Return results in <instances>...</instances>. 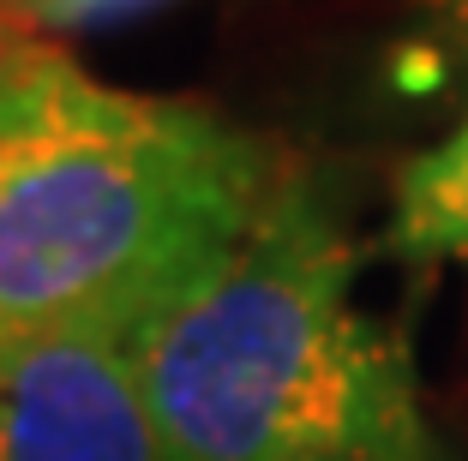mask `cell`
I'll return each mask as SVG.
<instances>
[{"mask_svg": "<svg viewBox=\"0 0 468 461\" xmlns=\"http://www.w3.org/2000/svg\"><path fill=\"white\" fill-rule=\"evenodd\" d=\"M385 252L402 264L468 258V120L444 144L402 162L390 186Z\"/></svg>", "mask_w": 468, "mask_h": 461, "instance_id": "4", "label": "cell"}, {"mask_svg": "<svg viewBox=\"0 0 468 461\" xmlns=\"http://www.w3.org/2000/svg\"><path fill=\"white\" fill-rule=\"evenodd\" d=\"M282 180L271 144L205 102L84 79L0 102V348L126 341L229 252Z\"/></svg>", "mask_w": 468, "mask_h": 461, "instance_id": "2", "label": "cell"}, {"mask_svg": "<svg viewBox=\"0 0 468 461\" xmlns=\"http://www.w3.org/2000/svg\"><path fill=\"white\" fill-rule=\"evenodd\" d=\"M13 6L42 30H84V25H114V18L151 13L163 0H13Z\"/></svg>", "mask_w": 468, "mask_h": 461, "instance_id": "6", "label": "cell"}, {"mask_svg": "<svg viewBox=\"0 0 468 461\" xmlns=\"http://www.w3.org/2000/svg\"><path fill=\"white\" fill-rule=\"evenodd\" d=\"M360 252L318 174L126 336L168 461H456L409 336L355 306Z\"/></svg>", "mask_w": 468, "mask_h": 461, "instance_id": "1", "label": "cell"}, {"mask_svg": "<svg viewBox=\"0 0 468 461\" xmlns=\"http://www.w3.org/2000/svg\"><path fill=\"white\" fill-rule=\"evenodd\" d=\"M0 461H168L126 341H6L0 348Z\"/></svg>", "mask_w": 468, "mask_h": 461, "instance_id": "3", "label": "cell"}, {"mask_svg": "<svg viewBox=\"0 0 468 461\" xmlns=\"http://www.w3.org/2000/svg\"><path fill=\"white\" fill-rule=\"evenodd\" d=\"M456 18H463V30H468V0H456Z\"/></svg>", "mask_w": 468, "mask_h": 461, "instance_id": "7", "label": "cell"}, {"mask_svg": "<svg viewBox=\"0 0 468 461\" xmlns=\"http://www.w3.org/2000/svg\"><path fill=\"white\" fill-rule=\"evenodd\" d=\"M60 60H67V55L48 42V30L30 25L13 0H0V102H6L18 84H30L37 72L60 67Z\"/></svg>", "mask_w": 468, "mask_h": 461, "instance_id": "5", "label": "cell"}]
</instances>
